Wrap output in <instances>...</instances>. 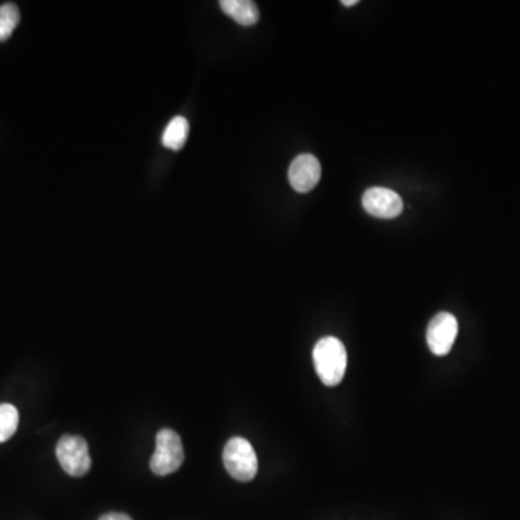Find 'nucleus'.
<instances>
[{
	"label": "nucleus",
	"instance_id": "0eeeda50",
	"mask_svg": "<svg viewBox=\"0 0 520 520\" xmlns=\"http://www.w3.org/2000/svg\"><path fill=\"white\" fill-rule=\"evenodd\" d=\"M288 178L295 191H312L321 180V163L310 153L296 156L289 166Z\"/></svg>",
	"mask_w": 520,
	"mask_h": 520
},
{
	"label": "nucleus",
	"instance_id": "6e6552de",
	"mask_svg": "<svg viewBox=\"0 0 520 520\" xmlns=\"http://www.w3.org/2000/svg\"><path fill=\"white\" fill-rule=\"evenodd\" d=\"M221 11L243 26H252L259 21V9L250 0H221Z\"/></svg>",
	"mask_w": 520,
	"mask_h": 520
},
{
	"label": "nucleus",
	"instance_id": "20e7f679",
	"mask_svg": "<svg viewBox=\"0 0 520 520\" xmlns=\"http://www.w3.org/2000/svg\"><path fill=\"white\" fill-rule=\"evenodd\" d=\"M58 461L65 473L81 477L90 469L91 457L86 440L79 435H64L55 447Z\"/></svg>",
	"mask_w": 520,
	"mask_h": 520
},
{
	"label": "nucleus",
	"instance_id": "39448f33",
	"mask_svg": "<svg viewBox=\"0 0 520 520\" xmlns=\"http://www.w3.org/2000/svg\"><path fill=\"white\" fill-rule=\"evenodd\" d=\"M459 334V322L450 312H440L431 320L426 329V343L435 356H445L451 351Z\"/></svg>",
	"mask_w": 520,
	"mask_h": 520
},
{
	"label": "nucleus",
	"instance_id": "9d476101",
	"mask_svg": "<svg viewBox=\"0 0 520 520\" xmlns=\"http://www.w3.org/2000/svg\"><path fill=\"white\" fill-rule=\"evenodd\" d=\"M21 21V12L14 4L0 6V42L9 40Z\"/></svg>",
	"mask_w": 520,
	"mask_h": 520
},
{
	"label": "nucleus",
	"instance_id": "9b49d317",
	"mask_svg": "<svg viewBox=\"0 0 520 520\" xmlns=\"http://www.w3.org/2000/svg\"><path fill=\"white\" fill-rule=\"evenodd\" d=\"M19 412L14 404H0V442L14 437V433L18 430Z\"/></svg>",
	"mask_w": 520,
	"mask_h": 520
},
{
	"label": "nucleus",
	"instance_id": "f257e3e1",
	"mask_svg": "<svg viewBox=\"0 0 520 520\" xmlns=\"http://www.w3.org/2000/svg\"><path fill=\"white\" fill-rule=\"evenodd\" d=\"M315 370L318 377L325 386H337L347 368V351L344 344L336 337H325L320 339L314 347Z\"/></svg>",
	"mask_w": 520,
	"mask_h": 520
},
{
	"label": "nucleus",
	"instance_id": "ddd939ff",
	"mask_svg": "<svg viewBox=\"0 0 520 520\" xmlns=\"http://www.w3.org/2000/svg\"><path fill=\"white\" fill-rule=\"evenodd\" d=\"M341 4H343L344 6L351 7V6H354V5H358V0H343V2H341Z\"/></svg>",
	"mask_w": 520,
	"mask_h": 520
},
{
	"label": "nucleus",
	"instance_id": "f03ea898",
	"mask_svg": "<svg viewBox=\"0 0 520 520\" xmlns=\"http://www.w3.org/2000/svg\"><path fill=\"white\" fill-rule=\"evenodd\" d=\"M223 462L228 473L236 480L250 481L256 477V452L246 438L235 437L228 441L224 447Z\"/></svg>",
	"mask_w": 520,
	"mask_h": 520
},
{
	"label": "nucleus",
	"instance_id": "423d86ee",
	"mask_svg": "<svg viewBox=\"0 0 520 520\" xmlns=\"http://www.w3.org/2000/svg\"><path fill=\"white\" fill-rule=\"evenodd\" d=\"M363 207L370 216L377 218H395L404 209V200L387 188H370L363 195Z\"/></svg>",
	"mask_w": 520,
	"mask_h": 520
},
{
	"label": "nucleus",
	"instance_id": "7ed1b4c3",
	"mask_svg": "<svg viewBox=\"0 0 520 520\" xmlns=\"http://www.w3.org/2000/svg\"><path fill=\"white\" fill-rule=\"evenodd\" d=\"M184 462V448L180 435L172 430L159 431L156 450L152 455L151 469L158 476L175 473Z\"/></svg>",
	"mask_w": 520,
	"mask_h": 520
},
{
	"label": "nucleus",
	"instance_id": "f8f14e48",
	"mask_svg": "<svg viewBox=\"0 0 520 520\" xmlns=\"http://www.w3.org/2000/svg\"><path fill=\"white\" fill-rule=\"evenodd\" d=\"M98 520H134L129 515H125V513H106Z\"/></svg>",
	"mask_w": 520,
	"mask_h": 520
},
{
	"label": "nucleus",
	"instance_id": "1a4fd4ad",
	"mask_svg": "<svg viewBox=\"0 0 520 520\" xmlns=\"http://www.w3.org/2000/svg\"><path fill=\"white\" fill-rule=\"evenodd\" d=\"M188 134H190L188 120L182 116L173 117L170 125L166 126L165 132H163V146L172 149V151H180L184 146L185 142H187Z\"/></svg>",
	"mask_w": 520,
	"mask_h": 520
}]
</instances>
